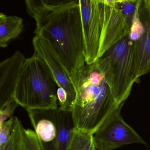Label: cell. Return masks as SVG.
<instances>
[{
    "label": "cell",
    "instance_id": "2",
    "mask_svg": "<svg viewBox=\"0 0 150 150\" xmlns=\"http://www.w3.org/2000/svg\"><path fill=\"white\" fill-rule=\"evenodd\" d=\"M76 92L72 110L75 126L93 135L119 105L97 62L86 64L71 78Z\"/></svg>",
    "mask_w": 150,
    "mask_h": 150
},
{
    "label": "cell",
    "instance_id": "1",
    "mask_svg": "<svg viewBox=\"0 0 150 150\" xmlns=\"http://www.w3.org/2000/svg\"><path fill=\"white\" fill-rule=\"evenodd\" d=\"M36 22L35 35L49 41L71 79L86 64L79 1L26 0Z\"/></svg>",
    "mask_w": 150,
    "mask_h": 150
},
{
    "label": "cell",
    "instance_id": "22",
    "mask_svg": "<svg viewBox=\"0 0 150 150\" xmlns=\"http://www.w3.org/2000/svg\"><path fill=\"white\" fill-rule=\"evenodd\" d=\"M96 150V148H95V149L94 150Z\"/></svg>",
    "mask_w": 150,
    "mask_h": 150
},
{
    "label": "cell",
    "instance_id": "14",
    "mask_svg": "<svg viewBox=\"0 0 150 150\" xmlns=\"http://www.w3.org/2000/svg\"><path fill=\"white\" fill-rule=\"evenodd\" d=\"M95 148L93 135L76 127L67 150H93Z\"/></svg>",
    "mask_w": 150,
    "mask_h": 150
},
{
    "label": "cell",
    "instance_id": "11",
    "mask_svg": "<svg viewBox=\"0 0 150 150\" xmlns=\"http://www.w3.org/2000/svg\"><path fill=\"white\" fill-rule=\"evenodd\" d=\"M55 109L27 110L29 117L40 141L53 142L57 135Z\"/></svg>",
    "mask_w": 150,
    "mask_h": 150
},
{
    "label": "cell",
    "instance_id": "8",
    "mask_svg": "<svg viewBox=\"0 0 150 150\" xmlns=\"http://www.w3.org/2000/svg\"><path fill=\"white\" fill-rule=\"evenodd\" d=\"M101 23L99 59L110 48L129 35V30L115 1L99 0Z\"/></svg>",
    "mask_w": 150,
    "mask_h": 150
},
{
    "label": "cell",
    "instance_id": "19",
    "mask_svg": "<svg viewBox=\"0 0 150 150\" xmlns=\"http://www.w3.org/2000/svg\"><path fill=\"white\" fill-rule=\"evenodd\" d=\"M59 108L60 110L68 111L67 108V94L66 91L62 88L59 87L57 90Z\"/></svg>",
    "mask_w": 150,
    "mask_h": 150
},
{
    "label": "cell",
    "instance_id": "21",
    "mask_svg": "<svg viewBox=\"0 0 150 150\" xmlns=\"http://www.w3.org/2000/svg\"><path fill=\"white\" fill-rule=\"evenodd\" d=\"M27 150H43L41 146L38 144L32 145L28 147Z\"/></svg>",
    "mask_w": 150,
    "mask_h": 150
},
{
    "label": "cell",
    "instance_id": "10",
    "mask_svg": "<svg viewBox=\"0 0 150 150\" xmlns=\"http://www.w3.org/2000/svg\"><path fill=\"white\" fill-rule=\"evenodd\" d=\"M27 58L16 51L0 63V109L12 100L23 67Z\"/></svg>",
    "mask_w": 150,
    "mask_h": 150
},
{
    "label": "cell",
    "instance_id": "5",
    "mask_svg": "<svg viewBox=\"0 0 150 150\" xmlns=\"http://www.w3.org/2000/svg\"><path fill=\"white\" fill-rule=\"evenodd\" d=\"M124 104L114 110L94 133L96 150H114L133 144L147 146L144 139L123 119L121 111Z\"/></svg>",
    "mask_w": 150,
    "mask_h": 150
},
{
    "label": "cell",
    "instance_id": "18",
    "mask_svg": "<svg viewBox=\"0 0 150 150\" xmlns=\"http://www.w3.org/2000/svg\"><path fill=\"white\" fill-rule=\"evenodd\" d=\"M20 106L15 100H12L0 109V125L13 117L16 109Z\"/></svg>",
    "mask_w": 150,
    "mask_h": 150
},
{
    "label": "cell",
    "instance_id": "9",
    "mask_svg": "<svg viewBox=\"0 0 150 150\" xmlns=\"http://www.w3.org/2000/svg\"><path fill=\"white\" fill-rule=\"evenodd\" d=\"M136 14L142 25L138 38L133 42L135 67L139 79L150 71V0H138Z\"/></svg>",
    "mask_w": 150,
    "mask_h": 150
},
{
    "label": "cell",
    "instance_id": "3",
    "mask_svg": "<svg viewBox=\"0 0 150 150\" xmlns=\"http://www.w3.org/2000/svg\"><path fill=\"white\" fill-rule=\"evenodd\" d=\"M57 84L43 60L36 55L27 59L23 67L14 99L29 109H56Z\"/></svg>",
    "mask_w": 150,
    "mask_h": 150
},
{
    "label": "cell",
    "instance_id": "13",
    "mask_svg": "<svg viewBox=\"0 0 150 150\" xmlns=\"http://www.w3.org/2000/svg\"><path fill=\"white\" fill-rule=\"evenodd\" d=\"M23 20L16 16L0 13V47L5 48L10 40L17 38L23 29Z\"/></svg>",
    "mask_w": 150,
    "mask_h": 150
},
{
    "label": "cell",
    "instance_id": "17",
    "mask_svg": "<svg viewBox=\"0 0 150 150\" xmlns=\"http://www.w3.org/2000/svg\"><path fill=\"white\" fill-rule=\"evenodd\" d=\"M14 124V117L0 125V150H2L9 141Z\"/></svg>",
    "mask_w": 150,
    "mask_h": 150
},
{
    "label": "cell",
    "instance_id": "4",
    "mask_svg": "<svg viewBox=\"0 0 150 150\" xmlns=\"http://www.w3.org/2000/svg\"><path fill=\"white\" fill-rule=\"evenodd\" d=\"M134 43L129 35L110 48L96 61L117 104L124 103L139 78L134 61Z\"/></svg>",
    "mask_w": 150,
    "mask_h": 150
},
{
    "label": "cell",
    "instance_id": "6",
    "mask_svg": "<svg viewBox=\"0 0 150 150\" xmlns=\"http://www.w3.org/2000/svg\"><path fill=\"white\" fill-rule=\"evenodd\" d=\"M34 54L41 58L51 72L57 86L67 94L68 111L72 112L76 98V92L71 76L62 60L50 42L38 36L32 40Z\"/></svg>",
    "mask_w": 150,
    "mask_h": 150
},
{
    "label": "cell",
    "instance_id": "20",
    "mask_svg": "<svg viewBox=\"0 0 150 150\" xmlns=\"http://www.w3.org/2000/svg\"><path fill=\"white\" fill-rule=\"evenodd\" d=\"M40 141L43 150H56L53 141L49 143H44L40 140Z\"/></svg>",
    "mask_w": 150,
    "mask_h": 150
},
{
    "label": "cell",
    "instance_id": "16",
    "mask_svg": "<svg viewBox=\"0 0 150 150\" xmlns=\"http://www.w3.org/2000/svg\"><path fill=\"white\" fill-rule=\"evenodd\" d=\"M115 1L116 6L121 11L127 27L130 31L137 10L138 0Z\"/></svg>",
    "mask_w": 150,
    "mask_h": 150
},
{
    "label": "cell",
    "instance_id": "12",
    "mask_svg": "<svg viewBox=\"0 0 150 150\" xmlns=\"http://www.w3.org/2000/svg\"><path fill=\"white\" fill-rule=\"evenodd\" d=\"M55 112L57 135L54 145L56 150H67L76 127L72 112L60 110L59 108Z\"/></svg>",
    "mask_w": 150,
    "mask_h": 150
},
{
    "label": "cell",
    "instance_id": "15",
    "mask_svg": "<svg viewBox=\"0 0 150 150\" xmlns=\"http://www.w3.org/2000/svg\"><path fill=\"white\" fill-rule=\"evenodd\" d=\"M23 125L19 118L14 117V124L11 137L2 150H27Z\"/></svg>",
    "mask_w": 150,
    "mask_h": 150
},
{
    "label": "cell",
    "instance_id": "7",
    "mask_svg": "<svg viewBox=\"0 0 150 150\" xmlns=\"http://www.w3.org/2000/svg\"><path fill=\"white\" fill-rule=\"evenodd\" d=\"M80 6L84 53L86 64L99 59L101 23L99 0H79Z\"/></svg>",
    "mask_w": 150,
    "mask_h": 150
}]
</instances>
